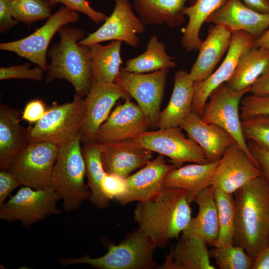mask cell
<instances>
[{
	"label": "cell",
	"mask_w": 269,
	"mask_h": 269,
	"mask_svg": "<svg viewBox=\"0 0 269 269\" xmlns=\"http://www.w3.org/2000/svg\"><path fill=\"white\" fill-rule=\"evenodd\" d=\"M134 213L138 228L160 248L178 239L192 218L185 192L176 188H163L151 198L138 202Z\"/></svg>",
	"instance_id": "1"
},
{
	"label": "cell",
	"mask_w": 269,
	"mask_h": 269,
	"mask_svg": "<svg viewBox=\"0 0 269 269\" xmlns=\"http://www.w3.org/2000/svg\"><path fill=\"white\" fill-rule=\"evenodd\" d=\"M233 194L236 212L233 244L243 247L254 260L269 246V182L261 176Z\"/></svg>",
	"instance_id": "2"
},
{
	"label": "cell",
	"mask_w": 269,
	"mask_h": 269,
	"mask_svg": "<svg viewBox=\"0 0 269 269\" xmlns=\"http://www.w3.org/2000/svg\"><path fill=\"white\" fill-rule=\"evenodd\" d=\"M58 32L59 42L53 44L47 53L51 62L47 64L45 81L50 83L56 79H65L71 84L76 94L86 96L93 77L89 47L78 43L84 38V33L67 25Z\"/></svg>",
	"instance_id": "3"
},
{
	"label": "cell",
	"mask_w": 269,
	"mask_h": 269,
	"mask_svg": "<svg viewBox=\"0 0 269 269\" xmlns=\"http://www.w3.org/2000/svg\"><path fill=\"white\" fill-rule=\"evenodd\" d=\"M80 135L59 145L52 171L50 187L63 201L65 211L71 212L89 199L91 192L85 183V165L81 146Z\"/></svg>",
	"instance_id": "4"
},
{
	"label": "cell",
	"mask_w": 269,
	"mask_h": 269,
	"mask_svg": "<svg viewBox=\"0 0 269 269\" xmlns=\"http://www.w3.org/2000/svg\"><path fill=\"white\" fill-rule=\"evenodd\" d=\"M103 256L91 258L86 255L78 258H62L63 266L87 264L97 269H160L154 260L156 248L152 240L139 228L129 233L118 245L109 244Z\"/></svg>",
	"instance_id": "5"
},
{
	"label": "cell",
	"mask_w": 269,
	"mask_h": 269,
	"mask_svg": "<svg viewBox=\"0 0 269 269\" xmlns=\"http://www.w3.org/2000/svg\"><path fill=\"white\" fill-rule=\"evenodd\" d=\"M86 114L84 99L75 94L71 102H53L33 127L26 129L28 143L48 141L60 145L80 135Z\"/></svg>",
	"instance_id": "6"
},
{
	"label": "cell",
	"mask_w": 269,
	"mask_h": 269,
	"mask_svg": "<svg viewBox=\"0 0 269 269\" xmlns=\"http://www.w3.org/2000/svg\"><path fill=\"white\" fill-rule=\"evenodd\" d=\"M58 151L59 145L53 142H30L12 159L7 170L20 185L49 188Z\"/></svg>",
	"instance_id": "7"
},
{
	"label": "cell",
	"mask_w": 269,
	"mask_h": 269,
	"mask_svg": "<svg viewBox=\"0 0 269 269\" xmlns=\"http://www.w3.org/2000/svg\"><path fill=\"white\" fill-rule=\"evenodd\" d=\"M59 195L50 187L34 189L23 186L0 206V218L7 222L19 221L29 227L52 215L61 213L57 206Z\"/></svg>",
	"instance_id": "8"
},
{
	"label": "cell",
	"mask_w": 269,
	"mask_h": 269,
	"mask_svg": "<svg viewBox=\"0 0 269 269\" xmlns=\"http://www.w3.org/2000/svg\"><path fill=\"white\" fill-rule=\"evenodd\" d=\"M180 127L147 131L131 138L137 145L168 157L175 167L185 163L209 161L200 146L186 137Z\"/></svg>",
	"instance_id": "9"
},
{
	"label": "cell",
	"mask_w": 269,
	"mask_h": 269,
	"mask_svg": "<svg viewBox=\"0 0 269 269\" xmlns=\"http://www.w3.org/2000/svg\"><path fill=\"white\" fill-rule=\"evenodd\" d=\"M169 70L165 68L145 74L130 72L123 67L115 81L136 101L153 129L158 128Z\"/></svg>",
	"instance_id": "10"
},
{
	"label": "cell",
	"mask_w": 269,
	"mask_h": 269,
	"mask_svg": "<svg viewBox=\"0 0 269 269\" xmlns=\"http://www.w3.org/2000/svg\"><path fill=\"white\" fill-rule=\"evenodd\" d=\"M250 90L236 91L231 89L226 83L221 85L210 95L201 117L204 122L218 126L228 133L239 146L257 163L244 136L239 112L242 99Z\"/></svg>",
	"instance_id": "11"
},
{
	"label": "cell",
	"mask_w": 269,
	"mask_h": 269,
	"mask_svg": "<svg viewBox=\"0 0 269 269\" xmlns=\"http://www.w3.org/2000/svg\"><path fill=\"white\" fill-rule=\"evenodd\" d=\"M77 11L67 6L61 7L34 32L22 39L0 44V49L17 54L46 71L48 47L55 33L64 25L79 19Z\"/></svg>",
	"instance_id": "12"
},
{
	"label": "cell",
	"mask_w": 269,
	"mask_h": 269,
	"mask_svg": "<svg viewBox=\"0 0 269 269\" xmlns=\"http://www.w3.org/2000/svg\"><path fill=\"white\" fill-rule=\"evenodd\" d=\"M111 14L97 30L80 40V45L89 46L106 41L118 40L135 47L139 43L138 34L145 30L144 24L133 10L129 0H115Z\"/></svg>",
	"instance_id": "13"
},
{
	"label": "cell",
	"mask_w": 269,
	"mask_h": 269,
	"mask_svg": "<svg viewBox=\"0 0 269 269\" xmlns=\"http://www.w3.org/2000/svg\"><path fill=\"white\" fill-rule=\"evenodd\" d=\"M255 40L254 37L244 31L232 33L229 49L219 67L206 79L194 83L192 112L201 117L211 93L231 77L242 54L255 47Z\"/></svg>",
	"instance_id": "14"
},
{
	"label": "cell",
	"mask_w": 269,
	"mask_h": 269,
	"mask_svg": "<svg viewBox=\"0 0 269 269\" xmlns=\"http://www.w3.org/2000/svg\"><path fill=\"white\" fill-rule=\"evenodd\" d=\"M129 93L115 82L92 80L84 99L86 114L80 136L84 143L93 142L97 131L107 119L116 103L120 99L130 98Z\"/></svg>",
	"instance_id": "15"
},
{
	"label": "cell",
	"mask_w": 269,
	"mask_h": 269,
	"mask_svg": "<svg viewBox=\"0 0 269 269\" xmlns=\"http://www.w3.org/2000/svg\"><path fill=\"white\" fill-rule=\"evenodd\" d=\"M261 176L258 164L235 142L220 159L211 186L233 194L250 181Z\"/></svg>",
	"instance_id": "16"
},
{
	"label": "cell",
	"mask_w": 269,
	"mask_h": 269,
	"mask_svg": "<svg viewBox=\"0 0 269 269\" xmlns=\"http://www.w3.org/2000/svg\"><path fill=\"white\" fill-rule=\"evenodd\" d=\"M150 125L140 108L130 98L115 108L101 125L94 142L122 140L148 131Z\"/></svg>",
	"instance_id": "17"
},
{
	"label": "cell",
	"mask_w": 269,
	"mask_h": 269,
	"mask_svg": "<svg viewBox=\"0 0 269 269\" xmlns=\"http://www.w3.org/2000/svg\"><path fill=\"white\" fill-rule=\"evenodd\" d=\"M174 167L172 164L166 163L164 155L159 154L137 172L125 178V190L115 200L125 205L151 198L163 189L164 179Z\"/></svg>",
	"instance_id": "18"
},
{
	"label": "cell",
	"mask_w": 269,
	"mask_h": 269,
	"mask_svg": "<svg viewBox=\"0 0 269 269\" xmlns=\"http://www.w3.org/2000/svg\"><path fill=\"white\" fill-rule=\"evenodd\" d=\"M206 22L222 26L232 33L244 31L256 39L269 28V13L255 10L241 0H227Z\"/></svg>",
	"instance_id": "19"
},
{
	"label": "cell",
	"mask_w": 269,
	"mask_h": 269,
	"mask_svg": "<svg viewBox=\"0 0 269 269\" xmlns=\"http://www.w3.org/2000/svg\"><path fill=\"white\" fill-rule=\"evenodd\" d=\"M101 157L105 172L126 178L151 160L153 151L136 144L131 138L102 142Z\"/></svg>",
	"instance_id": "20"
},
{
	"label": "cell",
	"mask_w": 269,
	"mask_h": 269,
	"mask_svg": "<svg viewBox=\"0 0 269 269\" xmlns=\"http://www.w3.org/2000/svg\"><path fill=\"white\" fill-rule=\"evenodd\" d=\"M202 149L209 162L220 160L227 149L236 142L222 128L207 123L191 112L179 126Z\"/></svg>",
	"instance_id": "21"
},
{
	"label": "cell",
	"mask_w": 269,
	"mask_h": 269,
	"mask_svg": "<svg viewBox=\"0 0 269 269\" xmlns=\"http://www.w3.org/2000/svg\"><path fill=\"white\" fill-rule=\"evenodd\" d=\"M220 160L205 163H195L174 167L163 180V188H176L184 190L189 204L198 194L211 186L212 179Z\"/></svg>",
	"instance_id": "22"
},
{
	"label": "cell",
	"mask_w": 269,
	"mask_h": 269,
	"mask_svg": "<svg viewBox=\"0 0 269 269\" xmlns=\"http://www.w3.org/2000/svg\"><path fill=\"white\" fill-rule=\"evenodd\" d=\"M232 33L224 27L215 25L202 41L199 54L193 64L189 76L194 82L207 78L229 49Z\"/></svg>",
	"instance_id": "23"
},
{
	"label": "cell",
	"mask_w": 269,
	"mask_h": 269,
	"mask_svg": "<svg viewBox=\"0 0 269 269\" xmlns=\"http://www.w3.org/2000/svg\"><path fill=\"white\" fill-rule=\"evenodd\" d=\"M194 202L198 207V214L194 218H191L182 232L181 238L198 237L207 245L214 246L219 230L214 188L210 186L201 191Z\"/></svg>",
	"instance_id": "24"
},
{
	"label": "cell",
	"mask_w": 269,
	"mask_h": 269,
	"mask_svg": "<svg viewBox=\"0 0 269 269\" xmlns=\"http://www.w3.org/2000/svg\"><path fill=\"white\" fill-rule=\"evenodd\" d=\"M194 83L187 71L180 69L176 72L170 100L160 112L158 129L179 127L192 112Z\"/></svg>",
	"instance_id": "25"
},
{
	"label": "cell",
	"mask_w": 269,
	"mask_h": 269,
	"mask_svg": "<svg viewBox=\"0 0 269 269\" xmlns=\"http://www.w3.org/2000/svg\"><path fill=\"white\" fill-rule=\"evenodd\" d=\"M206 243L198 237L182 238L165 255L161 269H215Z\"/></svg>",
	"instance_id": "26"
},
{
	"label": "cell",
	"mask_w": 269,
	"mask_h": 269,
	"mask_svg": "<svg viewBox=\"0 0 269 269\" xmlns=\"http://www.w3.org/2000/svg\"><path fill=\"white\" fill-rule=\"evenodd\" d=\"M20 114L0 105V169L7 170L12 159L28 144L26 129L19 124Z\"/></svg>",
	"instance_id": "27"
},
{
	"label": "cell",
	"mask_w": 269,
	"mask_h": 269,
	"mask_svg": "<svg viewBox=\"0 0 269 269\" xmlns=\"http://www.w3.org/2000/svg\"><path fill=\"white\" fill-rule=\"evenodd\" d=\"M188 0H134L135 11L144 25L165 23L170 28L182 24L185 20L184 9Z\"/></svg>",
	"instance_id": "28"
},
{
	"label": "cell",
	"mask_w": 269,
	"mask_h": 269,
	"mask_svg": "<svg viewBox=\"0 0 269 269\" xmlns=\"http://www.w3.org/2000/svg\"><path fill=\"white\" fill-rule=\"evenodd\" d=\"M269 64V48L253 47L241 56L236 69L226 82L233 90L251 89Z\"/></svg>",
	"instance_id": "29"
},
{
	"label": "cell",
	"mask_w": 269,
	"mask_h": 269,
	"mask_svg": "<svg viewBox=\"0 0 269 269\" xmlns=\"http://www.w3.org/2000/svg\"><path fill=\"white\" fill-rule=\"evenodd\" d=\"M122 42L115 40L105 45L95 43L88 46L93 80L103 83L115 82L123 62L121 56Z\"/></svg>",
	"instance_id": "30"
},
{
	"label": "cell",
	"mask_w": 269,
	"mask_h": 269,
	"mask_svg": "<svg viewBox=\"0 0 269 269\" xmlns=\"http://www.w3.org/2000/svg\"><path fill=\"white\" fill-rule=\"evenodd\" d=\"M227 0H195L184 9V14L188 17L186 27L183 30L182 46L187 51L199 50L202 40L199 36L202 24L209 16L222 5Z\"/></svg>",
	"instance_id": "31"
},
{
	"label": "cell",
	"mask_w": 269,
	"mask_h": 269,
	"mask_svg": "<svg viewBox=\"0 0 269 269\" xmlns=\"http://www.w3.org/2000/svg\"><path fill=\"white\" fill-rule=\"evenodd\" d=\"M101 143L93 142L84 143L82 147V152L85 165L86 177L87 185L90 190V202L100 209L107 208L110 200L104 194L102 187V180L106 174L102 161Z\"/></svg>",
	"instance_id": "32"
},
{
	"label": "cell",
	"mask_w": 269,
	"mask_h": 269,
	"mask_svg": "<svg viewBox=\"0 0 269 269\" xmlns=\"http://www.w3.org/2000/svg\"><path fill=\"white\" fill-rule=\"evenodd\" d=\"M176 63L166 51V46L156 35H152L144 52L137 57L129 59L124 68L130 72L144 73L162 69H170Z\"/></svg>",
	"instance_id": "33"
},
{
	"label": "cell",
	"mask_w": 269,
	"mask_h": 269,
	"mask_svg": "<svg viewBox=\"0 0 269 269\" xmlns=\"http://www.w3.org/2000/svg\"><path fill=\"white\" fill-rule=\"evenodd\" d=\"M218 220L219 234L215 247H222L233 244L235 230V201L234 194L214 188Z\"/></svg>",
	"instance_id": "34"
},
{
	"label": "cell",
	"mask_w": 269,
	"mask_h": 269,
	"mask_svg": "<svg viewBox=\"0 0 269 269\" xmlns=\"http://www.w3.org/2000/svg\"><path fill=\"white\" fill-rule=\"evenodd\" d=\"M220 269H251L253 259L241 246L232 244L209 251Z\"/></svg>",
	"instance_id": "35"
},
{
	"label": "cell",
	"mask_w": 269,
	"mask_h": 269,
	"mask_svg": "<svg viewBox=\"0 0 269 269\" xmlns=\"http://www.w3.org/2000/svg\"><path fill=\"white\" fill-rule=\"evenodd\" d=\"M51 7L45 0H10L13 18L27 24L48 18Z\"/></svg>",
	"instance_id": "36"
},
{
	"label": "cell",
	"mask_w": 269,
	"mask_h": 269,
	"mask_svg": "<svg viewBox=\"0 0 269 269\" xmlns=\"http://www.w3.org/2000/svg\"><path fill=\"white\" fill-rule=\"evenodd\" d=\"M246 140L269 150V115H259L241 121Z\"/></svg>",
	"instance_id": "37"
},
{
	"label": "cell",
	"mask_w": 269,
	"mask_h": 269,
	"mask_svg": "<svg viewBox=\"0 0 269 269\" xmlns=\"http://www.w3.org/2000/svg\"><path fill=\"white\" fill-rule=\"evenodd\" d=\"M241 120L259 115H269V94H251L243 98L240 106Z\"/></svg>",
	"instance_id": "38"
},
{
	"label": "cell",
	"mask_w": 269,
	"mask_h": 269,
	"mask_svg": "<svg viewBox=\"0 0 269 269\" xmlns=\"http://www.w3.org/2000/svg\"><path fill=\"white\" fill-rule=\"evenodd\" d=\"M29 63L0 68V80L11 79H29L40 81L43 79L44 70L38 66L30 68Z\"/></svg>",
	"instance_id": "39"
},
{
	"label": "cell",
	"mask_w": 269,
	"mask_h": 269,
	"mask_svg": "<svg viewBox=\"0 0 269 269\" xmlns=\"http://www.w3.org/2000/svg\"><path fill=\"white\" fill-rule=\"evenodd\" d=\"M48 2L51 6L62 3L65 6L85 14L96 24L104 22L108 17L105 13L93 8L86 0H50Z\"/></svg>",
	"instance_id": "40"
},
{
	"label": "cell",
	"mask_w": 269,
	"mask_h": 269,
	"mask_svg": "<svg viewBox=\"0 0 269 269\" xmlns=\"http://www.w3.org/2000/svg\"><path fill=\"white\" fill-rule=\"evenodd\" d=\"M102 191L109 200L115 199L126 188L125 179L113 174H106L101 182Z\"/></svg>",
	"instance_id": "41"
},
{
	"label": "cell",
	"mask_w": 269,
	"mask_h": 269,
	"mask_svg": "<svg viewBox=\"0 0 269 269\" xmlns=\"http://www.w3.org/2000/svg\"><path fill=\"white\" fill-rule=\"evenodd\" d=\"M247 145L259 166L262 176L269 182V150L251 140H249Z\"/></svg>",
	"instance_id": "42"
},
{
	"label": "cell",
	"mask_w": 269,
	"mask_h": 269,
	"mask_svg": "<svg viewBox=\"0 0 269 269\" xmlns=\"http://www.w3.org/2000/svg\"><path fill=\"white\" fill-rule=\"evenodd\" d=\"M46 110L42 100H32L26 105L21 119L30 123H35L43 117Z\"/></svg>",
	"instance_id": "43"
},
{
	"label": "cell",
	"mask_w": 269,
	"mask_h": 269,
	"mask_svg": "<svg viewBox=\"0 0 269 269\" xmlns=\"http://www.w3.org/2000/svg\"><path fill=\"white\" fill-rule=\"evenodd\" d=\"M20 186L18 181L7 170L0 171V206L16 187Z\"/></svg>",
	"instance_id": "44"
},
{
	"label": "cell",
	"mask_w": 269,
	"mask_h": 269,
	"mask_svg": "<svg viewBox=\"0 0 269 269\" xmlns=\"http://www.w3.org/2000/svg\"><path fill=\"white\" fill-rule=\"evenodd\" d=\"M12 16L10 0H0V31L3 33L17 25Z\"/></svg>",
	"instance_id": "45"
},
{
	"label": "cell",
	"mask_w": 269,
	"mask_h": 269,
	"mask_svg": "<svg viewBox=\"0 0 269 269\" xmlns=\"http://www.w3.org/2000/svg\"><path fill=\"white\" fill-rule=\"evenodd\" d=\"M249 92L254 94H269V64L251 86Z\"/></svg>",
	"instance_id": "46"
},
{
	"label": "cell",
	"mask_w": 269,
	"mask_h": 269,
	"mask_svg": "<svg viewBox=\"0 0 269 269\" xmlns=\"http://www.w3.org/2000/svg\"><path fill=\"white\" fill-rule=\"evenodd\" d=\"M251 269H269V246L253 260Z\"/></svg>",
	"instance_id": "47"
},
{
	"label": "cell",
	"mask_w": 269,
	"mask_h": 269,
	"mask_svg": "<svg viewBox=\"0 0 269 269\" xmlns=\"http://www.w3.org/2000/svg\"><path fill=\"white\" fill-rule=\"evenodd\" d=\"M248 7L262 13H269V0H241Z\"/></svg>",
	"instance_id": "48"
},
{
	"label": "cell",
	"mask_w": 269,
	"mask_h": 269,
	"mask_svg": "<svg viewBox=\"0 0 269 269\" xmlns=\"http://www.w3.org/2000/svg\"><path fill=\"white\" fill-rule=\"evenodd\" d=\"M255 47L269 48V28L256 39Z\"/></svg>",
	"instance_id": "49"
},
{
	"label": "cell",
	"mask_w": 269,
	"mask_h": 269,
	"mask_svg": "<svg viewBox=\"0 0 269 269\" xmlns=\"http://www.w3.org/2000/svg\"><path fill=\"white\" fill-rule=\"evenodd\" d=\"M188 1L191 4H192L195 2V0H188Z\"/></svg>",
	"instance_id": "50"
},
{
	"label": "cell",
	"mask_w": 269,
	"mask_h": 269,
	"mask_svg": "<svg viewBox=\"0 0 269 269\" xmlns=\"http://www.w3.org/2000/svg\"><path fill=\"white\" fill-rule=\"evenodd\" d=\"M45 0L48 2L50 0Z\"/></svg>",
	"instance_id": "51"
}]
</instances>
